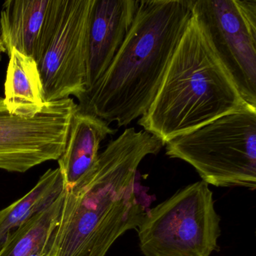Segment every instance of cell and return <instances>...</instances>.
<instances>
[{
	"label": "cell",
	"mask_w": 256,
	"mask_h": 256,
	"mask_svg": "<svg viewBox=\"0 0 256 256\" xmlns=\"http://www.w3.org/2000/svg\"><path fill=\"white\" fill-rule=\"evenodd\" d=\"M164 146L156 136L134 128L112 140L92 172L64 190L54 256H106L120 236L137 229L150 204L139 184L138 168Z\"/></svg>",
	"instance_id": "6da1fadb"
},
{
	"label": "cell",
	"mask_w": 256,
	"mask_h": 256,
	"mask_svg": "<svg viewBox=\"0 0 256 256\" xmlns=\"http://www.w3.org/2000/svg\"><path fill=\"white\" fill-rule=\"evenodd\" d=\"M192 14V0H138L124 44L102 77L77 97L78 110L119 127L142 118Z\"/></svg>",
	"instance_id": "7a4b0ae2"
},
{
	"label": "cell",
	"mask_w": 256,
	"mask_h": 256,
	"mask_svg": "<svg viewBox=\"0 0 256 256\" xmlns=\"http://www.w3.org/2000/svg\"><path fill=\"white\" fill-rule=\"evenodd\" d=\"M247 106L193 14L154 102L138 124L166 144Z\"/></svg>",
	"instance_id": "3957f363"
},
{
	"label": "cell",
	"mask_w": 256,
	"mask_h": 256,
	"mask_svg": "<svg viewBox=\"0 0 256 256\" xmlns=\"http://www.w3.org/2000/svg\"><path fill=\"white\" fill-rule=\"evenodd\" d=\"M166 154L216 187L256 188V108L247 106L166 144Z\"/></svg>",
	"instance_id": "277c9868"
},
{
	"label": "cell",
	"mask_w": 256,
	"mask_h": 256,
	"mask_svg": "<svg viewBox=\"0 0 256 256\" xmlns=\"http://www.w3.org/2000/svg\"><path fill=\"white\" fill-rule=\"evenodd\" d=\"M220 221L209 185L198 181L146 211L139 246L144 256H210L218 248Z\"/></svg>",
	"instance_id": "5b68a950"
},
{
	"label": "cell",
	"mask_w": 256,
	"mask_h": 256,
	"mask_svg": "<svg viewBox=\"0 0 256 256\" xmlns=\"http://www.w3.org/2000/svg\"><path fill=\"white\" fill-rule=\"evenodd\" d=\"M242 100L256 108V0H192Z\"/></svg>",
	"instance_id": "8992f818"
},
{
	"label": "cell",
	"mask_w": 256,
	"mask_h": 256,
	"mask_svg": "<svg viewBox=\"0 0 256 256\" xmlns=\"http://www.w3.org/2000/svg\"><path fill=\"white\" fill-rule=\"evenodd\" d=\"M78 104L72 98L47 103L34 118L14 116L0 97V169L24 173L58 160L65 150Z\"/></svg>",
	"instance_id": "52a82bcc"
},
{
	"label": "cell",
	"mask_w": 256,
	"mask_h": 256,
	"mask_svg": "<svg viewBox=\"0 0 256 256\" xmlns=\"http://www.w3.org/2000/svg\"><path fill=\"white\" fill-rule=\"evenodd\" d=\"M94 0H64L58 26L38 68L46 103L86 89L88 34Z\"/></svg>",
	"instance_id": "ba28073f"
},
{
	"label": "cell",
	"mask_w": 256,
	"mask_h": 256,
	"mask_svg": "<svg viewBox=\"0 0 256 256\" xmlns=\"http://www.w3.org/2000/svg\"><path fill=\"white\" fill-rule=\"evenodd\" d=\"M64 0H8L0 14V38L8 56L13 50L37 65L58 26Z\"/></svg>",
	"instance_id": "9c48e42d"
},
{
	"label": "cell",
	"mask_w": 256,
	"mask_h": 256,
	"mask_svg": "<svg viewBox=\"0 0 256 256\" xmlns=\"http://www.w3.org/2000/svg\"><path fill=\"white\" fill-rule=\"evenodd\" d=\"M138 0H94L88 34L86 90L110 66L134 20Z\"/></svg>",
	"instance_id": "30bf717a"
},
{
	"label": "cell",
	"mask_w": 256,
	"mask_h": 256,
	"mask_svg": "<svg viewBox=\"0 0 256 256\" xmlns=\"http://www.w3.org/2000/svg\"><path fill=\"white\" fill-rule=\"evenodd\" d=\"M116 130L106 121L90 114L76 110L68 131L65 150L58 160L65 190L84 179L98 161L102 142Z\"/></svg>",
	"instance_id": "8fae6325"
},
{
	"label": "cell",
	"mask_w": 256,
	"mask_h": 256,
	"mask_svg": "<svg viewBox=\"0 0 256 256\" xmlns=\"http://www.w3.org/2000/svg\"><path fill=\"white\" fill-rule=\"evenodd\" d=\"M5 82L4 104L11 114L34 118L46 107L38 65L34 58L13 50Z\"/></svg>",
	"instance_id": "7c38bea8"
},
{
	"label": "cell",
	"mask_w": 256,
	"mask_h": 256,
	"mask_svg": "<svg viewBox=\"0 0 256 256\" xmlns=\"http://www.w3.org/2000/svg\"><path fill=\"white\" fill-rule=\"evenodd\" d=\"M64 190L60 169H49L28 194L0 210V250L13 232L50 206Z\"/></svg>",
	"instance_id": "4fadbf2b"
},
{
	"label": "cell",
	"mask_w": 256,
	"mask_h": 256,
	"mask_svg": "<svg viewBox=\"0 0 256 256\" xmlns=\"http://www.w3.org/2000/svg\"><path fill=\"white\" fill-rule=\"evenodd\" d=\"M65 191L48 208L12 234L0 250V256H28L44 245L60 218Z\"/></svg>",
	"instance_id": "5bb4252c"
},
{
	"label": "cell",
	"mask_w": 256,
	"mask_h": 256,
	"mask_svg": "<svg viewBox=\"0 0 256 256\" xmlns=\"http://www.w3.org/2000/svg\"><path fill=\"white\" fill-rule=\"evenodd\" d=\"M56 229L54 230L53 233L49 236L44 245L42 246L40 248L31 253L28 256H54V235Z\"/></svg>",
	"instance_id": "9a60e30c"
},
{
	"label": "cell",
	"mask_w": 256,
	"mask_h": 256,
	"mask_svg": "<svg viewBox=\"0 0 256 256\" xmlns=\"http://www.w3.org/2000/svg\"><path fill=\"white\" fill-rule=\"evenodd\" d=\"M6 50L5 46H4V43H2L1 38H0V54L2 53H6Z\"/></svg>",
	"instance_id": "2e32d148"
}]
</instances>
